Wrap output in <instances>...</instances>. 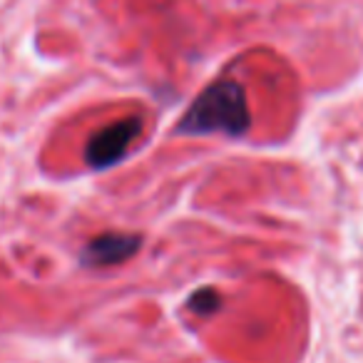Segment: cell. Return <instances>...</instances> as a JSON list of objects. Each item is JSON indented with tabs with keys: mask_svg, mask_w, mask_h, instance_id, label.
<instances>
[{
	"mask_svg": "<svg viewBox=\"0 0 363 363\" xmlns=\"http://www.w3.org/2000/svg\"><path fill=\"white\" fill-rule=\"evenodd\" d=\"M252 127L247 92L234 80H219L199 92L184 117L179 120L177 130L182 135H224V137H244Z\"/></svg>",
	"mask_w": 363,
	"mask_h": 363,
	"instance_id": "cell-1",
	"label": "cell"
},
{
	"mask_svg": "<svg viewBox=\"0 0 363 363\" xmlns=\"http://www.w3.org/2000/svg\"><path fill=\"white\" fill-rule=\"evenodd\" d=\"M142 117H122L110 125L100 127L97 132H92V137L85 145V162L90 169L102 172L110 169V167L120 164L127 157L130 147L137 142V137L142 135Z\"/></svg>",
	"mask_w": 363,
	"mask_h": 363,
	"instance_id": "cell-2",
	"label": "cell"
},
{
	"mask_svg": "<svg viewBox=\"0 0 363 363\" xmlns=\"http://www.w3.org/2000/svg\"><path fill=\"white\" fill-rule=\"evenodd\" d=\"M142 247L140 234H125V232H107L97 234L95 239L82 247L80 262L90 269H105V267H117L125 264L127 259H132Z\"/></svg>",
	"mask_w": 363,
	"mask_h": 363,
	"instance_id": "cell-3",
	"label": "cell"
},
{
	"mask_svg": "<svg viewBox=\"0 0 363 363\" xmlns=\"http://www.w3.org/2000/svg\"><path fill=\"white\" fill-rule=\"evenodd\" d=\"M219 306H222V298H219V294L214 291V289H202V291H197L192 298H189V308L202 313V316L214 313Z\"/></svg>",
	"mask_w": 363,
	"mask_h": 363,
	"instance_id": "cell-4",
	"label": "cell"
}]
</instances>
